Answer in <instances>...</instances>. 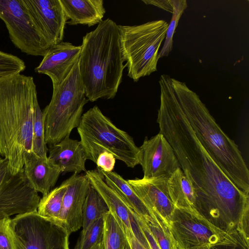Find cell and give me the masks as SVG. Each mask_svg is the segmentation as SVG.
<instances>
[{
  "label": "cell",
  "instance_id": "f546056e",
  "mask_svg": "<svg viewBox=\"0 0 249 249\" xmlns=\"http://www.w3.org/2000/svg\"><path fill=\"white\" fill-rule=\"evenodd\" d=\"M0 249H22L11 224V218L0 219Z\"/></svg>",
  "mask_w": 249,
  "mask_h": 249
},
{
  "label": "cell",
  "instance_id": "4316f807",
  "mask_svg": "<svg viewBox=\"0 0 249 249\" xmlns=\"http://www.w3.org/2000/svg\"><path fill=\"white\" fill-rule=\"evenodd\" d=\"M173 5V16L171 20L168 24L163 46L159 53L158 59L167 56L172 51L173 45V36L179 20L184 10L187 7L185 0H172Z\"/></svg>",
  "mask_w": 249,
  "mask_h": 249
},
{
  "label": "cell",
  "instance_id": "f1b7e54d",
  "mask_svg": "<svg viewBox=\"0 0 249 249\" xmlns=\"http://www.w3.org/2000/svg\"><path fill=\"white\" fill-rule=\"evenodd\" d=\"M25 68L22 59L0 51V77L20 73Z\"/></svg>",
  "mask_w": 249,
  "mask_h": 249
},
{
  "label": "cell",
  "instance_id": "6da1fadb",
  "mask_svg": "<svg viewBox=\"0 0 249 249\" xmlns=\"http://www.w3.org/2000/svg\"><path fill=\"white\" fill-rule=\"evenodd\" d=\"M157 122L191 182L195 210L209 222L231 235H249V194L225 175L197 139L172 86L160 89Z\"/></svg>",
  "mask_w": 249,
  "mask_h": 249
},
{
  "label": "cell",
  "instance_id": "9c48e42d",
  "mask_svg": "<svg viewBox=\"0 0 249 249\" xmlns=\"http://www.w3.org/2000/svg\"><path fill=\"white\" fill-rule=\"evenodd\" d=\"M11 224L22 249H70L65 230L37 211L15 216Z\"/></svg>",
  "mask_w": 249,
  "mask_h": 249
},
{
  "label": "cell",
  "instance_id": "d590c367",
  "mask_svg": "<svg viewBox=\"0 0 249 249\" xmlns=\"http://www.w3.org/2000/svg\"><path fill=\"white\" fill-rule=\"evenodd\" d=\"M131 249H150L149 245H144L136 238L132 231L125 232Z\"/></svg>",
  "mask_w": 249,
  "mask_h": 249
},
{
  "label": "cell",
  "instance_id": "74e56055",
  "mask_svg": "<svg viewBox=\"0 0 249 249\" xmlns=\"http://www.w3.org/2000/svg\"><path fill=\"white\" fill-rule=\"evenodd\" d=\"M73 249H79V245L78 241H77V243L75 247H74Z\"/></svg>",
  "mask_w": 249,
  "mask_h": 249
},
{
  "label": "cell",
  "instance_id": "e0dca14e",
  "mask_svg": "<svg viewBox=\"0 0 249 249\" xmlns=\"http://www.w3.org/2000/svg\"><path fill=\"white\" fill-rule=\"evenodd\" d=\"M48 159L60 169L61 172H72L78 174L86 172L85 163L87 160L81 142L70 136L48 148Z\"/></svg>",
  "mask_w": 249,
  "mask_h": 249
},
{
  "label": "cell",
  "instance_id": "ac0fdd59",
  "mask_svg": "<svg viewBox=\"0 0 249 249\" xmlns=\"http://www.w3.org/2000/svg\"><path fill=\"white\" fill-rule=\"evenodd\" d=\"M23 172L30 186L42 196L52 190L62 173L59 167L48 158L39 157L33 153L26 160Z\"/></svg>",
  "mask_w": 249,
  "mask_h": 249
},
{
  "label": "cell",
  "instance_id": "ba28073f",
  "mask_svg": "<svg viewBox=\"0 0 249 249\" xmlns=\"http://www.w3.org/2000/svg\"><path fill=\"white\" fill-rule=\"evenodd\" d=\"M169 229L178 249H210L239 236L213 226L196 211L175 208Z\"/></svg>",
  "mask_w": 249,
  "mask_h": 249
},
{
  "label": "cell",
  "instance_id": "8d00e7d4",
  "mask_svg": "<svg viewBox=\"0 0 249 249\" xmlns=\"http://www.w3.org/2000/svg\"><path fill=\"white\" fill-rule=\"evenodd\" d=\"M90 249H104L103 240L101 242L94 245Z\"/></svg>",
  "mask_w": 249,
  "mask_h": 249
},
{
  "label": "cell",
  "instance_id": "f35d334b",
  "mask_svg": "<svg viewBox=\"0 0 249 249\" xmlns=\"http://www.w3.org/2000/svg\"><path fill=\"white\" fill-rule=\"evenodd\" d=\"M175 249H178L176 246Z\"/></svg>",
  "mask_w": 249,
  "mask_h": 249
},
{
  "label": "cell",
  "instance_id": "4dcf8cb0",
  "mask_svg": "<svg viewBox=\"0 0 249 249\" xmlns=\"http://www.w3.org/2000/svg\"><path fill=\"white\" fill-rule=\"evenodd\" d=\"M116 160L112 153L104 151L98 155L95 164L97 169L106 172H111L115 167Z\"/></svg>",
  "mask_w": 249,
  "mask_h": 249
},
{
  "label": "cell",
  "instance_id": "3957f363",
  "mask_svg": "<svg viewBox=\"0 0 249 249\" xmlns=\"http://www.w3.org/2000/svg\"><path fill=\"white\" fill-rule=\"evenodd\" d=\"M81 47L78 68L86 97L90 102L114 98L126 67L118 25L103 20L83 36Z\"/></svg>",
  "mask_w": 249,
  "mask_h": 249
},
{
  "label": "cell",
  "instance_id": "603a6c76",
  "mask_svg": "<svg viewBox=\"0 0 249 249\" xmlns=\"http://www.w3.org/2000/svg\"><path fill=\"white\" fill-rule=\"evenodd\" d=\"M109 212L103 197L90 184L84 204L81 234H83L96 220L103 217Z\"/></svg>",
  "mask_w": 249,
  "mask_h": 249
},
{
  "label": "cell",
  "instance_id": "cb8c5ba5",
  "mask_svg": "<svg viewBox=\"0 0 249 249\" xmlns=\"http://www.w3.org/2000/svg\"><path fill=\"white\" fill-rule=\"evenodd\" d=\"M103 218L104 249H131L124 231L112 214L109 212Z\"/></svg>",
  "mask_w": 249,
  "mask_h": 249
},
{
  "label": "cell",
  "instance_id": "44dd1931",
  "mask_svg": "<svg viewBox=\"0 0 249 249\" xmlns=\"http://www.w3.org/2000/svg\"><path fill=\"white\" fill-rule=\"evenodd\" d=\"M167 184L175 208L195 210L196 196L192 184L180 167L168 178Z\"/></svg>",
  "mask_w": 249,
  "mask_h": 249
},
{
  "label": "cell",
  "instance_id": "30bf717a",
  "mask_svg": "<svg viewBox=\"0 0 249 249\" xmlns=\"http://www.w3.org/2000/svg\"><path fill=\"white\" fill-rule=\"evenodd\" d=\"M0 18L16 47L28 55L46 54L50 47L36 28L23 0H0Z\"/></svg>",
  "mask_w": 249,
  "mask_h": 249
},
{
  "label": "cell",
  "instance_id": "d6986e66",
  "mask_svg": "<svg viewBox=\"0 0 249 249\" xmlns=\"http://www.w3.org/2000/svg\"><path fill=\"white\" fill-rule=\"evenodd\" d=\"M67 22L89 27L99 24L103 20L106 10L102 0H60Z\"/></svg>",
  "mask_w": 249,
  "mask_h": 249
},
{
  "label": "cell",
  "instance_id": "1f68e13d",
  "mask_svg": "<svg viewBox=\"0 0 249 249\" xmlns=\"http://www.w3.org/2000/svg\"><path fill=\"white\" fill-rule=\"evenodd\" d=\"M210 249H249V241L238 237L222 242Z\"/></svg>",
  "mask_w": 249,
  "mask_h": 249
},
{
  "label": "cell",
  "instance_id": "7a4b0ae2",
  "mask_svg": "<svg viewBox=\"0 0 249 249\" xmlns=\"http://www.w3.org/2000/svg\"><path fill=\"white\" fill-rule=\"evenodd\" d=\"M38 103L33 77L20 73L0 77V155L12 175L23 171L33 153L35 109Z\"/></svg>",
  "mask_w": 249,
  "mask_h": 249
},
{
  "label": "cell",
  "instance_id": "d6a6232c",
  "mask_svg": "<svg viewBox=\"0 0 249 249\" xmlns=\"http://www.w3.org/2000/svg\"><path fill=\"white\" fill-rule=\"evenodd\" d=\"M134 216L141 230L145 236L150 249H160L150 232L147 225L144 220L135 213H134Z\"/></svg>",
  "mask_w": 249,
  "mask_h": 249
},
{
  "label": "cell",
  "instance_id": "52a82bcc",
  "mask_svg": "<svg viewBox=\"0 0 249 249\" xmlns=\"http://www.w3.org/2000/svg\"><path fill=\"white\" fill-rule=\"evenodd\" d=\"M168 25L162 19L138 25H118L127 76L134 82L157 71L159 49L165 39Z\"/></svg>",
  "mask_w": 249,
  "mask_h": 249
},
{
  "label": "cell",
  "instance_id": "5bb4252c",
  "mask_svg": "<svg viewBox=\"0 0 249 249\" xmlns=\"http://www.w3.org/2000/svg\"><path fill=\"white\" fill-rule=\"evenodd\" d=\"M168 178H135L127 180L148 209L150 213L157 214L169 227L175 209L167 189Z\"/></svg>",
  "mask_w": 249,
  "mask_h": 249
},
{
  "label": "cell",
  "instance_id": "8992f818",
  "mask_svg": "<svg viewBox=\"0 0 249 249\" xmlns=\"http://www.w3.org/2000/svg\"><path fill=\"white\" fill-rule=\"evenodd\" d=\"M78 62L63 81L53 89L51 101L42 111L45 142L50 146L70 136L73 129L78 126L84 107L89 101Z\"/></svg>",
  "mask_w": 249,
  "mask_h": 249
},
{
  "label": "cell",
  "instance_id": "277c9868",
  "mask_svg": "<svg viewBox=\"0 0 249 249\" xmlns=\"http://www.w3.org/2000/svg\"><path fill=\"white\" fill-rule=\"evenodd\" d=\"M171 83L183 112L197 139L231 180L249 194V170L237 145L216 123L196 92L184 82L171 78Z\"/></svg>",
  "mask_w": 249,
  "mask_h": 249
},
{
  "label": "cell",
  "instance_id": "4fadbf2b",
  "mask_svg": "<svg viewBox=\"0 0 249 249\" xmlns=\"http://www.w3.org/2000/svg\"><path fill=\"white\" fill-rule=\"evenodd\" d=\"M69 178L57 223L70 235L82 227L84 204L90 184L85 174L74 173Z\"/></svg>",
  "mask_w": 249,
  "mask_h": 249
},
{
  "label": "cell",
  "instance_id": "9a60e30c",
  "mask_svg": "<svg viewBox=\"0 0 249 249\" xmlns=\"http://www.w3.org/2000/svg\"><path fill=\"white\" fill-rule=\"evenodd\" d=\"M81 47L63 42L50 47L35 71L48 75L53 89L57 87L66 77L78 60Z\"/></svg>",
  "mask_w": 249,
  "mask_h": 249
},
{
  "label": "cell",
  "instance_id": "5b68a950",
  "mask_svg": "<svg viewBox=\"0 0 249 249\" xmlns=\"http://www.w3.org/2000/svg\"><path fill=\"white\" fill-rule=\"evenodd\" d=\"M77 128L87 160L95 163L98 155L107 151L129 168L139 164L140 149L133 138L117 127L97 106L83 114Z\"/></svg>",
  "mask_w": 249,
  "mask_h": 249
},
{
  "label": "cell",
  "instance_id": "d4e9b609",
  "mask_svg": "<svg viewBox=\"0 0 249 249\" xmlns=\"http://www.w3.org/2000/svg\"><path fill=\"white\" fill-rule=\"evenodd\" d=\"M144 220L160 249H175L176 245L169 227L155 213Z\"/></svg>",
  "mask_w": 249,
  "mask_h": 249
},
{
  "label": "cell",
  "instance_id": "ab89813d",
  "mask_svg": "<svg viewBox=\"0 0 249 249\" xmlns=\"http://www.w3.org/2000/svg\"><path fill=\"white\" fill-rule=\"evenodd\" d=\"M1 158V156H0V159Z\"/></svg>",
  "mask_w": 249,
  "mask_h": 249
},
{
  "label": "cell",
  "instance_id": "2e32d148",
  "mask_svg": "<svg viewBox=\"0 0 249 249\" xmlns=\"http://www.w3.org/2000/svg\"><path fill=\"white\" fill-rule=\"evenodd\" d=\"M86 176L90 184L101 196L112 214L124 232L131 231L137 223L134 216V212L124 200L105 181L97 169L86 171Z\"/></svg>",
  "mask_w": 249,
  "mask_h": 249
},
{
  "label": "cell",
  "instance_id": "83f0119b",
  "mask_svg": "<svg viewBox=\"0 0 249 249\" xmlns=\"http://www.w3.org/2000/svg\"><path fill=\"white\" fill-rule=\"evenodd\" d=\"M104 217V216H103ZM96 220L78 239L79 249H90L103 240L104 218Z\"/></svg>",
  "mask_w": 249,
  "mask_h": 249
},
{
  "label": "cell",
  "instance_id": "7c38bea8",
  "mask_svg": "<svg viewBox=\"0 0 249 249\" xmlns=\"http://www.w3.org/2000/svg\"><path fill=\"white\" fill-rule=\"evenodd\" d=\"M39 33L50 46L62 41L67 18L60 0H23Z\"/></svg>",
  "mask_w": 249,
  "mask_h": 249
},
{
  "label": "cell",
  "instance_id": "836d02e7",
  "mask_svg": "<svg viewBox=\"0 0 249 249\" xmlns=\"http://www.w3.org/2000/svg\"><path fill=\"white\" fill-rule=\"evenodd\" d=\"M11 174L6 159H0V188L11 178Z\"/></svg>",
  "mask_w": 249,
  "mask_h": 249
},
{
  "label": "cell",
  "instance_id": "7402d4cb",
  "mask_svg": "<svg viewBox=\"0 0 249 249\" xmlns=\"http://www.w3.org/2000/svg\"><path fill=\"white\" fill-rule=\"evenodd\" d=\"M69 181L68 178L40 198L37 209L38 214L57 223Z\"/></svg>",
  "mask_w": 249,
  "mask_h": 249
},
{
  "label": "cell",
  "instance_id": "484cf974",
  "mask_svg": "<svg viewBox=\"0 0 249 249\" xmlns=\"http://www.w3.org/2000/svg\"><path fill=\"white\" fill-rule=\"evenodd\" d=\"M32 152L39 157L48 158V148L45 142L43 115L39 103L36 106L34 115Z\"/></svg>",
  "mask_w": 249,
  "mask_h": 249
},
{
  "label": "cell",
  "instance_id": "8fae6325",
  "mask_svg": "<svg viewBox=\"0 0 249 249\" xmlns=\"http://www.w3.org/2000/svg\"><path fill=\"white\" fill-rule=\"evenodd\" d=\"M139 149L143 179L168 178L180 167L173 148L160 132L149 139L145 137Z\"/></svg>",
  "mask_w": 249,
  "mask_h": 249
},
{
  "label": "cell",
  "instance_id": "e575fe53",
  "mask_svg": "<svg viewBox=\"0 0 249 249\" xmlns=\"http://www.w3.org/2000/svg\"><path fill=\"white\" fill-rule=\"evenodd\" d=\"M142 1L146 4L153 5L173 13L174 7L172 0H144Z\"/></svg>",
  "mask_w": 249,
  "mask_h": 249
},
{
  "label": "cell",
  "instance_id": "ffe728a7",
  "mask_svg": "<svg viewBox=\"0 0 249 249\" xmlns=\"http://www.w3.org/2000/svg\"><path fill=\"white\" fill-rule=\"evenodd\" d=\"M97 169L107 185L115 190L136 213L144 220L151 216L148 209L127 180L115 172H106Z\"/></svg>",
  "mask_w": 249,
  "mask_h": 249
}]
</instances>
